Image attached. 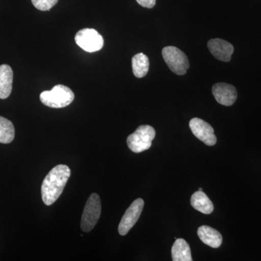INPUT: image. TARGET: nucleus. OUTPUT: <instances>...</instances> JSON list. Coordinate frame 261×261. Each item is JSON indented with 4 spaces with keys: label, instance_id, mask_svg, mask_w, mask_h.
I'll use <instances>...</instances> for the list:
<instances>
[{
    "label": "nucleus",
    "instance_id": "4468645a",
    "mask_svg": "<svg viewBox=\"0 0 261 261\" xmlns=\"http://www.w3.org/2000/svg\"><path fill=\"white\" fill-rule=\"evenodd\" d=\"M171 255L173 261H192L191 249L184 239H176Z\"/></svg>",
    "mask_w": 261,
    "mask_h": 261
},
{
    "label": "nucleus",
    "instance_id": "f8f14e48",
    "mask_svg": "<svg viewBox=\"0 0 261 261\" xmlns=\"http://www.w3.org/2000/svg\"><path fill=\"white\" fill-rule=\"evenodd\" d=\"M13 71L8 65H0V99L9 97L13 89Z\"/></svg>",
    "mask_w": 261,
    "mask_h": 261
},
{
    "label": "nucleus",
    "instance_id": "ddd939ff",
    "mask_svg": "<svg viewBox=\"0 0 261 261\" xmlns=\"http://www.w3.org/2000/svg\"><path fill=\"white\" fill-rule=\"evenodd\" d=\"M191 205L195 210L204 214H212L214 206L209 197L202 191L195 192L191 197Z\"/></svg>",
    "mask_w": 261,
    "mask_h": 261
},
{
    "label": "nucleus",
    "instance_id": "1a4fd4ad",
    "mask_svg": "<svg viewBox=\"0 0 261 261\" xmlns=\"http://www.w3.org/2000/svg\"><path fill=\"white\" fill-rule=\"evenodd\" d=\"M215 99L219 104L231 106L236 102L238 92L233 86L226 83H217L212 88Z\"/></svg>",
    "mask_w": 261,
    "mask_h": 261
},
{
    "label": "nucleus",
    "instance_id": "2eb2a0df",
    "mask_svg": "<svg viewBox=\"0 0 261 261\" xmlns=\"http://www.w3.org/2000/svg\"><path fill=\"white\" fill-rule=\"evenodd\" d=\"M149 61L148 57L143 53H138L132 58V69L137 78H143L148 73Z\"/></svg>",
    "mask_w": 261,
    "mask_h": 261
},
{
    "label": "nucleus",
    "instance_id": "9d476101",
    "mask_svg": "<svg viewBox=\"0 0 261 261\" xmlns=\"http://www.w3.org/2000/svg\"><path fill=\"white\" fill-rule=\"evenodd\" d=\"M207 47L216 59L223 62L231 61L234 50L232 44L221 39H211L207 42Z\"/></svg>",
    "mask_w": 261,
    "mask_h": 261
},
{
    "label": "nucleus",
    "instance_id": "f257e3e1",
    "mask_svg": "<svg viewBox=\"0 0 261 261\" xmlns=\"http://www.w3.org/2000/svg\"><path fill=\"white\" fill-rule=\"evenodd\" d=\"M70 176V170L66 165H58L48 173L42 185V198L46 205H53L58 200Z\"/></svg>",
    "mask_w": 261,
    "mask_h": 261
},
{
    "label": "nucleus",
    "instance_id": "9b49d317",
    "mask_svg": "<svg viewBox=\"0 0 261 261\" xmlns=\"http://www.w3.org/2000/svg\"><path fill=\"white\" fill-rule=\"evenodd\" d=\"M197 235L202 243L213 248H218L222 244V235L211 226H200L197 229Z\"/></svg>",
    "mask_w": 261,
    "mask_h": 261
},
{
    "label": "nucleus",
    "instance_id": "f3484780",
    "mask_svg": "<svg viewBox=\"0 0 261 261\" xmlns=\"http://www.w3.org/2000/svg\"><path fill=\"white\" fill-rule=\"evenodd\" d=\"M32 4L41 11H47L58 3V0H32Z\"/></svg>",
    "mask_w": 261,
    "mask_h": 261
},
{
    "label": "nucleus",
    "instance_id": "6e6552de",
    "mask_svg": "<svg viewBox=\"0 0 261 261\" xmlns=\"http://www.w3.org/2000/svg\"><path fill=\"white\" fill-rule=\"evenodd\" d=\"M190 128L193 135L207 146H214L216 143L214 129L207 122L198 118H192L190 122Z\"/></svg>",
    "mask_w": 261,
    "mask_h": 261
},
{
    "label": "nucleus",
    "instance_id": "f03ea898",
    "mask_svg": "<svg viewBox=\"0 0 261 261\" xmlns=\"http://www.w3.org/2000/svg\"><path fill=\"white\" fill-rule=\"evenodd\" d=\"M73 91L66 86L58 84L50 91H44L39 96L41 102L51 108H63L69 106L74 99Z\"/></svg>",
    "mask_w": 261,
    "mask_h": 261
},
{
    "label": "nucleus",
    "instance_id": "423d86ee",
    "mask_svg": "<svg viewBox=\"0 0 261 261\" xmlns=\"http://www.w3.org/2000/svg\"><path fill=\"white\" fill-rule=\"evenodd\" d=\"M75 41L84 51L94 53L100 50L104 45L102 36L92 29H84L75 34Z\"/></svg>",
    "mask_w": 261,
    "mask_h": 261
},
{
    "label": "nucleus",
    "instance_id": "39448f33",
    "mask_svg": "<svg viewBox=\"0 0 261 261\" xmlns=\"http://www.w3.org/2000/svg\"><path fill=\"white\" fill-rule=\"evenodd\" d=\"M162 56L171 71L179 75L186 74L187 70L190 68V63L183 51L177 47L169 46L163 48Z\"/></svg>",
    "mask_w": 261,
    "mask_h": 261
},
{
    "label": "nucleus",
    "instance_id": "7ed1b4c3",
    "mask_svg": "<svg viewBox=\"0 0 261 261\" xmlns=\"http://www.w3.org/2000/svg\"><path fill=\"white\" fill-rule=\"evenodd\" d=\"M155 135V130L153 127L149 125L139 126L135 132L127 138L128 148L135 153H140L147 150L152 146V142Z\"/></svg>",
    "mask_w": 261,
    "mask_h": 261
},
{
    "label": "nucleus",
    "instance_id": "a211bd4d",
    "mask_svg": "<svg viewBox=\"0 0 261 261\" xmlns=\"http://www.w3.org/2000/svg\"><path fill=\"white\" fill-rule=\"evenodd\" d=\"M141 6L146 8H152L155 5L156 0H137Z\"/></svg>",
    "mask_w": 261,
    "mask_h": 261
},
{
    "label": "nucleus",
    "instance_id": "0eeeda50",
    "mask_svg": "<svg viewBox=\"0 0 261 261\" xmlns=\"http://www.w3.org/2000/svg\"><path fill=\"white\" fill-rule=\"evenodd\" d=\"M144 205H145V202L141 198L137 199L132 202V205L127 209L126 213L122 217L121 222L118 226V232L120 234L125 236L135 226L140 219Z\"/></svg>",
    "mask_w": 261,
    "mask_h": 261
},
{
    "label": "nucleus",
    "instance_id": "dca6fc26",
    "mask_svg": "<svg viewBox=\"0 0 261 261\" xmlns=\"http://www.w3.org/2000/svg\"><path fill=\"white\" fill-rule=\"evenodd\" d=\"M15 138V128L9 120L0 116V143L9 144Z\"/></svg>",
    "mask_w": 261,
    "mask_h": 261
},
{
    "label": "nucleus",
    "instance_id": "6ab92c4d",
    "mask_svg": "<svg viewBox=\"0 0 261 261\" xmlns=\"http://www.w3.org/2000/svg\"><path fill=\"white\" fill-rule=\"evenodd\" d=\"M199 191H202V188H199Z\"/></svg>",
    "mask_w": 261,
    "mask_h": 261
},
{
    "label": "nucleus",
    "instance_id": "20e7f679",
    "mask_svg": "<svg viewBox=\"0 0 261 261\" xmlns=\"http://www.w3.org/2000/svg\"><path fill=\"white\" fill-rule=\"evenodd\" d=\"M101 214V201L97 194H92L87 201L81 221L84 232H89L97 224Z\"/></svg>",
    "mask_w": 261,
    "mask_h": 261
}]
</instances>
